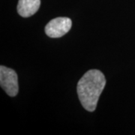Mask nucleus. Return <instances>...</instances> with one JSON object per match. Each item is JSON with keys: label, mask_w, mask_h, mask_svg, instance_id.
<instances>
[{"label": "nucleus", "mask_w": 135, "mask_h": 135, "mask_svg": "<svg viewBox=\"0 0 135 135\" xmlns=\"http://www.w3.org/2000/svg\"><path fill=\"white\" fill-rule=\"evenodd\" d=\"M105 85V77L98 70H89L80 78L77 83V95L81 104L87 111H95Z\"/></svg>", "instance_id": "f257e3e1"}, {"label": "nucleus", "mask_w": 135, "mask_h": 135, "mask_svg": "<svg viewBox=\"0 0 135 135\" xmlns=\"http://www.w3.org/2000/svg\"><path fill=\"white\" fill-rule=\"evenodd\" d=\"M0 85L9 96H16L18 93L17 74L13 69L1 65L0 67Z\"/></svg>", "instance_id": "f03ea898"}, {"label": "nucleus", "mask_w": 135, "mask_h": 135, "mask_svg": "<svg viewBox=\"0 0 135 135\" xmlns=\"http://www.w3.org/2000/svg\"><path fill=\"white\" fill-rule=\"evenodd\" d=\"M72 22L68 17H56L51 20L45 26V33L50 38H60L69 32Z\"/></svg>", "instance_id": "7ed1b4c3"}, {"label": "nucleus", "mask_w": 135, "mask_h": 135, "mask_svg": "<svg viewBox=\"0 0 135 135\" xmlns=\"http://www.w3.org/2000/svg\"><path fill=\"white\" fill-rule=\"evenodd\" d=\"M41 5V0H19L17 12L23 17H29L35 15Z\"/></svg>", "instance_id": "20e7f679"}]
</instances>
